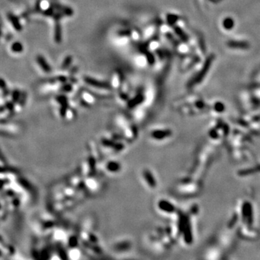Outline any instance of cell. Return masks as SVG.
Wrapping results in <instances>:
<instances>
[{
    "mask_svg": "<svg viewBox=\"0 0 260 260\" xmlns=\"http://www.w3.org/2000/svg\"><path fill=\"white\" fill-rule=\"evenodd\" d=\"M37 61L39 65L41 67V68L43 69V70L44 71L46 72H49L51 70L50 67H49V65L47 64L46 61L45 60V59L43 58L42 56H38L37 58Z\"/></svg>",
    "mask_w": 260,
    "mask_h": 260,
    "instance_id": "cell-1",
    "label": "cell"
},
{
    "mask_svg": "<svg viewBox=\"0 0 260 260\" xmlns=\"http://www.w3.org/2000/svg\"><path fill=\"white\" fill-rule=\"evenodd\" d=\"M159 207L160 209L166 212H172L174 210V206L166 201H160L159 203Z\"/></svg>",
    "mask_w": 260,
    "mask_h": 260,
    "instance_id": "cell-2",
    "label": "cell"
},
{
    "mask_svg": "<svg viewBox=\"0 0 260 260\" xmlns=\"http://www.w3.org/2000/svg\"><path fill=\"white\" fill-rule=\"evenodd\" d=\"M169 132L168 131H156L153 133V136L157 138H160L164 136H168V134H169Z\"/></svg>",
    "mask_w": 260,
    "mask_h": 260,
    "instance_id": "cell-3",
    "label": "cell"
},
{
    "mask_svg": "<svg viewBox=\"0 0 260 260\" xmlns=\"http://www.w3.org/2000/svg\"><path fill=\"white\" fill-rule=\"evenodd\" d=\"M23 46L20 43L17 42L15 43L13 45V46H12V50H13L14 52H16V53H19L20 52V51H23Z\"/></svg>",
    "mask_w": 260,
    "mask_h": 260,
    "instance_id": "cell-4",
    "label": "cell"
},
{
    "mask_svg": "<svg viewBox=\"0 0 260 260\" xmlns=\"http://www.w3.org/2000/svg\"><path fill=\"white\" fill-rule=\"evenodd\" d=\"M119 166L117 163H110L108 166V169L109 170H112V171H115L119 169Z\"/></svg>",
    "mask_w": 260,
    "mask_h": 260,
    "instance_id": "cell-5",
    "label": "cell"
},
{
    "mask_svg": "<svg viewBox=\"0 0 260 260\" xmlns=\"http://www.w3.org/2000/svg\"><path fill=\"white\" fill-rule=\"evenodd\" d=\"M40 6H41V8H42L43 9H44V10H46V9H47L49 8V3H48V2L45 1V0H43V1L41 2Z\"/></svg>",
    "mask_w": 260,
    "mask_h": 260,
    "instance_id": "cell-6",
    "label": "cell"
}]
</instances>
